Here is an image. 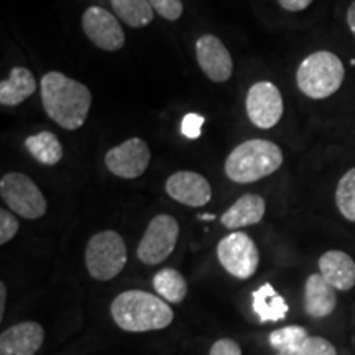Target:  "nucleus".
<instances>
[{"label": "nucleus", "instance_id": "4468645a", "mask_svg": "<svg viewBox=\"0 0 355 355\" xmlns=\"http://www.w3.org/2000/svg\"><path fill=\"white\" fill-rule=\"evenodd\" d=\"M43 340L44 331L38 322L15 324L0 336V355H35L43 345Z\"/></svg>", "mask_w": 355, "mask_h": 355}, {"label": "nucleus", "instance_id": "5701e85b", "mask_svg": "<svg viewBox=\"0 0 355 355\" xmlns=\"http://www.w3.org/2000/svg\"><path fill=\"white\" fill-rule=\"evenodd\" d=\"M308 339L309 334L303 326H286L268 336V343L277 352H298Z\"/></svg>", "mask_w": 355, "mask_h": 355}, {"label": "nucleus", "instance_id": "9b49d317", "mask_svg": "<svg viewBox=\"0 0 355 355\" xmlns=\"http://www.w3.org/2000/svg\"><path fill=\"white\" fill-rule=\"evenodd\" d=\"M83 30L97 48L105 51L121 50L125 43L121 24L109 10L102 7H89L83 13Z\"/></svg>", "mask_w": 355, "mask_h": 355}, {"label": "nucleus", "instance_id": "20e7f679", "mask_svg": "<svg viewBox=\"0 0 355 355\" xmlns=\"http://www.w3.org/2000/svg\"><path fill=\"white\" fill-rule=\"evenodd\" d=\"M345 78L340 58L331 51H316L301 61L296 71V84L309 99L319 101L339 91Z\"/></svg>", "mask_w": 355, "mask_h": 355}, {"label": "nucleus", "instance_id": "ddd939ff", "mask_svg": "<svg viewBox=\"0 0 355 355\" xmlns=\"http://www.w3.org/2000/svg\"><path fill=\"white\" fill-rule=\"evenodd\" d=\"M168 196L189 207L206 206L212 198V189L206 178L194 171H178L166 180Z\"/></svg>", "mask_w": 355, "mask_h": 355}, {"label": "nucleus", "instance_id": "9d476101", "mask_svg": "<svg viewBox=\"0 0 355 355\" xmlns=\"http://www.w3.org/2000/svg\"><path fill=\"white\" fill-rule=\"evenodd\" d=\"M152 153L141 139H128L110 148L105 155V166L112 175L123 180H135L144 175L150 165Z\"/></svg>", "mask_w": 355, "mask_h": 355}, {"label": "nucleus", "instance_id": "6ab92c4d", "mask_svg": "<svg viewBox=\"0 0 355 355\" xmlns=\"http://www.w3.org/2000/svg\"><path fill=\"white\" fill-rule=\"evenodd\" d=\"M252 306H254L255 314L259 316L260 322H278L286 318L288 304L282 295H278L277 290L265 283L259 290L252 295Z\"/></svg>", "mask_w": 355, "mask_h": 355}, {"label": "nucleus", "instance_id": "1a4fd4ad", "mask_svg": "<svg viewBox=\"0 0 355 355\" xmlns=\"http://www.w3.org/2000/svg\"><path fill=\"white\" fill-rule=\"evenodd\" d=\"M247 115L259 128H272L283 115V97L273 83L260 81L247 92Z\"/></svg>", "mask_w": 355, "mask_h": 355}, {"label": "nucleus", "instance_id": "393cba45", "mask_svg": "<svg viewBox=\"0 0 355 355\" xmlns=\"http://www.w3.org/2000/svg\"><path fill=\"white\" fill-rule=\"evenodd\" d=\"M153 10L163 19L176 21L183 15V2L181 0H148Z\"/></svg>", "mask_w": 355, "mask_h": 355}, {"label": "nucleus", "instance_id": "f03ea898", "mask_svg": "<svg viewBox=\"0 0 355 355\" xmlns=\"http://www.w3.org/2000/svg\"><path fill=\"white\" fill-rule=\"evenodd\" d=\"M110 314L115 324L127 332L165 329L175 319L165 300L141 290L121 293L110 304Z\"/></svg>", "mask_w": 355, "mask_h": 355}, {"label": "nucleus", "instance_id": "c85d7f7f", "mask_svg": "<svg viewBox=\"0 0 355 355\" xmlns=\"http://www.w3.org/2000/svg\"><path fill=\"white\" fill-rule=\"evenodd\" d=\"M209 355H242V349L232 339H219L212 344Z\"/></svg>", "mask_w": 355, "mask_h": 355}, {"label": "nucleus", "instance_id": "c756f323", "mask_svg": "<svg viewBox=\"0 0 355 355\" xmlns=\"http://www.w3.org/2000/svg\"><path fill=\"white\" fill-rule=\"evenodd\" d=\"M278 3L288 12H301L308 8L313 0H278Z\"/></svg>", "mask_w": 355, "mask_h": 355}, {"label": "nucleus", "instance_id": "39448f33", "mask_svg": "<svg viewBox=\"0 0 355 355\" xmlns=\"http://www.w3.org/2000/svg\"><path fill=\"white\" fill-rule=\"evenodd\" d=\"M86 268L97 282H109L125 268L127 247L122 235L115 230H102L89 239L86 254Z\"/></svg>", "mask_w": 355, "mask_h": 355}, {"label": "nucleus", "instance_id": "a211bd4d", "mask_svg": "<svg viewBox=\"0 0 355 355\" xmlns=\"http://www.w3.org/2000/svg\"><path fill=\"white\" fill-rule=\"evenodd\" d=\"M37 91V81L35 76L26 68H13L10 78L0 84V104L13 107L33 96Z\"/></svg>", "mask_w": 355, "mask_h": 355}, {"label": "nucleus", "instance_id": "2eb2a0df", "mask_svg": "<svg viewBox=\"0 0 355 355\" xmlns=\"http://www.w3.org/2000/svg\"><path fill=\"white\" fill-rule=\"evenodd\" d=\"M319 273L339 291H349L355 286V261L343 250L326 252L319 259Z\"/></svg>", "mask_w": 355, "mask_h": 355}, {"label": "nucleus", "instance_id": "0eeeda50", "mask_svg": "<svg viewBox=\"0 0 355 355\" xmlns=\"http://www.w3.org/2000/svg\"><path fill=\"white\" fill-rule=\"evenodd\" d=\"M180 237V224L170 214H159L150 220L137 248V257L145 265H158L175 250Z\"/></svg>", "mask_w": 355, "mask_h": 355}, {"label": "nucleus", "instance_id": "cd10ccee", "mask_svg": "<svg viewBox=\"0 0 355 355\" xmlns=\"http://www.w3.org/2000/svg\"><path fill=\"white\" fill-rule=\"evenodd\" d=\"M303 355H337V350L324 337L309 336L303 347Z\"/></svg>", "mask_w": 355, "mask_h": 355}, {"label": "nucleus", "instance_id": "f3484780", "mask_svg": "<svg viewBox=\"0 0 355 355\" xmlns=\"http://www.w3.org/2000/svg\"><path fill=\"white\" fill-rule=\"evenodd\" d=\"M265 199L259 194H243L220 217L224 227L237 230L259 224L265 216Z\"/></svg>", "mask_w": 355, "mask_h": 355}, {"label": "nucleus", "instance_id": "7ed1b4c3", "mask_svg": "<svg viewBox=\"0 0 355 355\" xmlns=\"http://www.w3.org/2000/svg\"><path fill=\"white\" fill-rule=\"evenodd\" d=\"M283 165L278 145L263 139L243 141L225 159V175L234 183L247 184L273 175Z\"/></svg>", "mask_w": 355, "mask_h": 355}, {"label": "nucleus", "instance_id": "7c9ffc66", "mask_svg": "<svg viewBox=\"0 0 355 355\" xmlns=\"http://www.w3.org/2000/svg\"><path fill=\"white\" fill-rule=\"evenodd\" d=\"M6 303H7V288L3 283H0V319H3V314H6Z\"/></svg>", "mask_w": 355, "mask_h": 355}, {"label": "nucleus", "instance_id": "dca6fc26", "mask_svg": "<svg viewBox=\"0 0 355 355\" xmlns=\"http://www.w3.org/2000/svg\"><path fill=\"white\" fill-rule=\"evenodd\" d=\"M337 306L336 288L321 273L309 275L304 285V311L309 318L322 319L334 313Z\"/></svg>", "mask_w": 355, "mask_h": 355}, {"label": "nucleus", "instance_id": "bb28decb", "mask_svg": "<svg viewBox=\"0 0 355 355\" xmlns=\"http://www.w3.org/2000/svg\"><path fill=\"white\" fill-rule=\"evenodd\" d=\"M20 224L15 219V216L7 209L0 211V245H6L7 242H10L19 232Z\"/></svg>", "mask_w": 355, "mask_h": 355}, {"label": "nucleus", "instance_id": "2f4dec72", "mask_svg": "<svg viewBox=\"0 0 355 355\" xmlns=\"http://www.w3.org/2000/svg\"><path fill=\"white\" fill-rule=\"evenodd\" d=\"M347 25H349L350 32H352V35L355 37V0L350 3V7L347 10Z\"/></svg>", "mask_w": 355, "mask_h": 355}, {"label": "nucleus", "instance_id": "473e14b6", "mask_svg": "<svg viewBox=\"0 0 355 355\" xmlns=\"http://www.w3.org/2000/svg\"><path fill=\"white\" fill-rule=\"evenodd\" d=\"M199 219H201V220H214L216 216L214 214H201V216H199Z\"/></svg>", "mask_w": 355, "mask_h": 355}, {"label": "nucleus", "instance_id": "412c9836", "mask_svg": "<svg viewBox=\"0 0 355 355\" xmlns=\"http://www.w3.org/2000/svg\"><path fill=\"white\" fill-rule=\"evenodd\" d=\"M153 288L166 303L178 304L188 295V283L175 268H163L153 277Z\"/></svg>", "mask_w": 355, "mask_h": 355}, {"label": "nucleus", "instance_id": "b1692460", "mask_svg": "<svg viewBox=\"0 0 355 355\" xmlns=\"http://www.w3.org/2000/svg\"><path fill=\"white\" fill-rule=\"evenodd\" d=\"M336 204L345 219L355 222V168L340 178L336 189Z\"/></svg>", "mask_w": 355, "mask_h": 355}, {"label": "nucleus", "instance_id": "4be33fe9", "mask_svg": "<svg viewBox=\"0 0 355 355\" xmlns=\"http://www.w3.org/2000/svg\"><path fill=\"white\" fill-rule=\"evenodd\" d=\"M112 10L132 28H144L153 21V7L148 0H110Z\"/></svg>", "mask_w": 355, "mask_h": 355}, {"label": "nucleus", "instance_id": "aec40b11", "mask_svg": "<svg viewBox=\"0 0 355 355\" xmlns=\"http://www.w3.org/2000/svg\"><path fill=\"white\" fill-rule=\"evenodd\" d=\"M25 148L38 163L53 166L63 158V145L53 132L43 130L25 140Z\"/></svg>", "mask_w": 355, "mask_h": 355}, {"label": "nucleus", "instance_id": "f257e3e1", "mask_svg": "<svg viewBox=\"0 0 355 355\" xmlns=\"http://www.w3.org/2000/svg\"><path fill=\"white\" fill-rule=\"evenodd\" d=\"M42 102L53 122L66 130H78L86 122L92 96L83 83L50 71L42 78Z\"/></svg>", "mask_w": 355, "mask_h": 355}, {"label": "nucleus", "instance_id": "a878e982", "mask_svg": "<svg viewBox=\"0 0 355 355\" xmlns=\"http://www.w3.org/2000/svg\"><path fill=\"white\" fill-rule=\"evenodd\" d=\"M204 122H206V119H204L201 114H196V112L186 114L183 121H181V135L189 140L199 139V137H201Z\"/></svg>", "mask_w": 355, "mask_h": 355}, {"label": "nucleus", "instance_id": "423d86ee", "mask_svg": "<svg viewBox=\"0 0 355 355\" xmlns=\"http://www.w3.org/2000/svg\"><path fill=\"white\" fill-rule=\"evenodd\" d=\"M0 196L8 209L25 219H40L46 214V199L33 180L24 173H7L2 176Z\"/></svg>", "mask_w": 355, "mask_h": 355}, {"label": "nucleus", "instance_id": "f8f14e48", "mask_svg": "<svg viewBox=\"0 0 355 355\" xmlns=\"http://www.w3.org/2000/svg\"><path fill=\"white\" fill-rule=\"evenodd\" d=\"M196 58L199 68L211 81L225 83L232 76V56L225 44L214 35H202L198 38Z\"/></svg>", "mask_w": 355, "mask_h": 355}, {"label": "nucleus", "instance_id": "6e6552de", "mask_svg": "<svg viewBox=\"0 0 355 355\" xmlns=\"http://www.w3.org/2000/svg\"><path fill=\"white\" fill-rule=\"evenodd\" d=\"M217 259L224 270L239 279L255 275L260 263V254L250 235L232 232L217 243Z\"/></svg>", "mask_w": 355, "mask_h": 355}, {"label": "nucleus", "instance_id": "72a5a7b5", "mask_svg": "<svg viewBox=\"0 0 355 355\" xmlns=\"http://www.w3.org/2000/svg\"><path fill=\"white\" fill-rule=\"evenodd\" d=\"M277 355H303V350H298V352H278Z\"/></svg>", "mask_w": 355, "mask_h": 355}]
</instances>
